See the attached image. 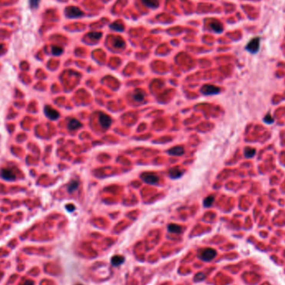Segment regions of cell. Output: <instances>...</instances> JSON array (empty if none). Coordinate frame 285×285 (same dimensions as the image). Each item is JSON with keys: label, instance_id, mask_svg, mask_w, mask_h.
I'll use <instances>...</instances> for the list:
<instances>
[{"label": "cell", "instance_id": "cell-26", "mask_svg": "<svg viewBox=\"0 0 285 285\" xmlns=\"http://www.w3.org/2000/svg\"><path fill=\"white\" fill-rule=\"evenodd\" d=\"M40 0H29V4L32 8H37L39 4Z\"/></svg>", "mask_w": 285, "mask_h": 285}, {"label": "cell", "instance_id": "cell-20", "mask_svg": "<svg viewBox=\"0 0 285 285\" xmlns=\"http://www.w3.org/2000/svg\"><path fill=\"white\" fill-rule=\"evenodd\" d=\"M110 28L112 29H114V30H116V31H123V24H119V23H114V24H112L110 25Z\"/></svg>", "mask_w": 285, "mask_h": 285}, {"label": "cell", "instance_id": "cell-16", "mask_svg": "<svg viewBox=\"0 0 285 285\" xmlns=\"http://www.w3.org/2000/svg\"><path fill=\"white\" fill-rule=\"evenodd\" d=\"M168 229L170 233H173V234H180L182 232V228L180 226L174 224V223H171L168 226Z\"/></svg>", "mask_w": 285, "mask_h": 285}, {"label": "cell", "instance_id": "cell-1", "mask_svg": "<svg viewBox=\"0 0 285 285\" xmlns=\"http://www.w3.org/2000/svg\"><path fill=\"white\" fill-rule=\"evenodd\" d=\"M65 14L68 18L74 19V18H79L83 15V12L80 8L74 7V6H69L65 9Z\"/></svg>", "mask_w": 285, "mask_h": 285}, {"label": "cell", "instance_id": "cell-10", "mask_svg": "<svg viewBox=\"0 0 285 285\" xmlns=\"http://www.w3.org/2000/svg\"><path fill=\"white\" fill-rule=\"evenodd\" d=\"M82 127V123L79 122V120L75 119H72L69 120V122L68 123V128L69 130H77L79 128Z\"/></svg>", "mask_w": 285, "mask_h": 285}, {"label": "cell", "instance_id": "cell-2", "mask_svg": "<svg viewBox=\"0 0 285 285\" xmlns=\"http://www.w3.org/2000/svg\"><path fill=\"white\" fill-rule=\"evenodd\" d=\"M259 44H260V38H253L250 40L249 43L246 46V50L249 51L251 53H256L259 49Z\"/></svg>", "mask_w": 285, "mask_h": 285}, {"label": "cell", "instance_id": "cell-3", "mask_svg": "<svg viewBox=\"0 0 285 285\" xmlns=\"http://www.w3.org/2000/svg\"><path fill=\"white\" fill-rule=\"evenodd\" d=\"M201 92L203 95H216L220 93V88L212 84H206L201 88Z\"/></svg>", "mask_w": 285, "mask_h": 285}, {"label": "cell", "instance_id": "cell-25", "mask_svg": "<svg viewBox=\"0 0 285 285\" xmlns=\"http://www.w3.org/2000/svg\"><path fill=\"white\" fill-rule=\"evenodd\" d=\"M263 121H264V122H266L267 123L270 124V123H273V122H274V119H273V117H272L271 115L269 114H268L266 115L265 117H264V119H263Z\"/></svg>", "mask_w": 285, "mask_h": 285}, {"label": "cell", "instance_id": "cell-12", "mask_svg": "<svg viewBox=\"0 0 285 285\" xmlns=\"http://www.w3.org/2000/svg\"><path fill=\"white\" fill-rule=\"evenodd\" d=\"M210 28H212L214 32L216 33H222L223 30V24L218 21V20H214L213 22H211L209 24Z\"/></svg>", "mask_w": 285, "mask_h": 285}, {"label": "cell", "instance_id": "cell-22", "mask_svg": "<svg viewBox=\"0 0 285 285\" xmlns=\"http://www.w3.org/2000/svg\"><path fill=\"white\" fill-rule=\"evenodd\" d=\"M124 44H125L124 41H123V39H121L120 38L115 39L114 40V46L116 48H123L124 47Z\"/></svg>", "mask_w": 285, "mask_h": 285}, {"label": "cell", "instance_id": "cell-18", "mask_svg": "<svg viewBox=\"0 0 285 285\" xmlns=\"http://www.w3.org/2000/svg\"><path fill=\"white\" fill-rule=\"evenodd\" d=\"M256 154V149L255 148H248L247 149L244 151V156L247 158H253V156Z\"/></svg>", "mask_w": 285, "mask_h": 285}, {"label": "cell", "instance_id": "cell-23", "mask_svg": "<svg viewBox=\"0 0 285 285\" xmlns=\"http://www.w3.org/2000/svg\"><path fill=\"white\" fill-rule=\"evenodd\" d=\"M88 36L92 39H99L100 38H101V36H102V33H99V32H91V33H89Z\"/></svg>", "mask_w": 285, "mask_h": 285}, {"label": "cell", "instance_id": "cell-14", "mask_svg": "<svg viewBox=\"0 0 285 285\" xmlns=\"http://www.w3.org/2000/svg\"><path fill=\"white\" fill-rule=\"evenodd\" d=\"M79 186V182L78 180H73V181H71V182L68 183V193L73 194L74 191L78 189Z\"/></svg>", "mask_w": 285, "mask_h": 285}, {"label": "cell", "instance_id": "cell-19", "mask_svg": "<svg viewBox=\"0 0 285 285\" xmlns=\"http://www.w3.org/2000/svg\"><path fill=\"white\" fill-rule=\"evenodd\" d=\"M63 49L61 47H59V46H53V47L52 48V53L53 54L54 56H59L62 54V53H63Z\"/></svg>", "mask_w": 285, "mask_h": 285}, {"label": "cell", "instance_id": "cell-7", "mask_svg": "<svg viewBox=\"0 0 285 285\" xmlns=\"http://www.w3.org/2000/svg\"><path fill=\"white\" fill-rule=\"evenodd\" d=\"M44 114L48 119H51V120H56L59 118V113L50 106L44 107Z\"/></svg>", "mask_w": 285, "mask_h": 285}, {"label": "cell", "instance_id": "cell-5", "mask_svg": "<svg viewBox=\"0 0 285 285\" xmlns=\"http://www.w3.org/2000/svg\"><path fill=\"white\" fill-rule=\"evenodd\" d=\"M99 123L101 124V126L103 128V130H107L108 128L111 126V123H112V119L108 115L103 114V113H100L99 114Z\"/></svg>", "mask_w": 285, "mask_h": 285}, {"label": "cell", "instance_id": "cell-11", "mask_svg": "<svg viewBox=\"0 0 285 285\" xmlns=\"http://www.w3.org/2000/svg\"><path fill=\"white\" fill-rule=\"evenodd\" d=\"M168 154L170 155H174V156H180L184 154V148L182 146L174 147L168 151Z\"/></svg>", "mask_w": 285, "mask_h": 285}, {"label": "cell", "instance_id": "cell-17", "mask_svg": "<svg viewBox=\"0 0 285 285\" xmlns=\"http://www.w3.org/2000/svg\"><path fill=\"white\" fill-rule=\"evenodd\" d=\"M142 3L152 8H156L158 6V0H142Z\"/></svg>", "mask_w": 285, "mask_h": 285}, {"label": "cell", "instance_id": "cell-13", "mask_svg": "<svg viewBox=\"0 0 285 285\" xmlns=\"http://www.w3.org/2000/svg\"><path fill=\"white\" fill-rule=\"evenodd\" d=\"M169 176L171 178H179L183 175V171L179 168H172L171 169H169Z\"/></svg>", "mask_w": 285, "mask_h": 285}, {"label": "cell", "instance_id": "cell-21", "mask_svg": "<svg viewBox=\"0 0 285 285\" xmlns=\"http://www.w3.org/2000/svg\"><path fill=\"white\" fill-rule=\"evenodd\" d=\"M214 201V196H209V197H207V198L204 199V201H203V205H204V207H206V208L210 207V206L213 204Z\"/></svg>", "mask_w": 285, "mask_h": 285}, {"label": "cell", "instance_id": "cell-9", "mask_svg": "<svg viewBox=\"0 0 285 285\" xmlns=\"http://www.w3.org/2000/svg\"><path fill=\"white\" fill-rule=\"evenodd\" d=\"M132 97L134 98L135 101H137V102H142L144 99H145V94L143 93V92L141 90V89H135L134 93H133V94H132Z\"/></svg>", "mask_w": 285, "mask_h": 285}, {"label": "cell", "instance_id": "cell-24", "mask_svg": "<svg viewBox=\"0 0 285 285\" xmlns=\"http://www.w3.org/2000/svg\"><path fill=\"white\" fill-rule=\"evenodd\" d=\"M205 274L203 273H198L196 274V276H195V281L197 282H200L203 281L204 278H205Z\"/></svg>", "mask_w": 285, "mask_h": 285}, {"label": "cell", "instance_id": "cell-15", "mask_svg": "<svg viewBox=\"0 0 285 285\" xmlns=\"http://www.w3.org/2000/svg\"><path fill=\"white\" fill-rule=\"evenodd\" d=\"M124 262V258L120 255H115L112 258L111 263L114 266H119Z\"/></svg>", "mask_w": 285, "mask_h": 285}, {"label": "cell", "instance_id": "cell-29", "mask_svg": "<svg viewBox=\"0 0 285 285\" xmlns=\"http://www.w3.org/2000/svg\"><path fill=\"white\" fill-rule=\"evenodd\" d=\"M78 285H82V284H78Z\"/></svg>", "mask_w": 285, "mask_h": 285}, {"label": "cell", "instance_id": "cell-6", "mask_svg": "<svg viewBox=\"0 0 285 285\" xmlns=\"http://www.w3.org/2000/svg\"><path fill=\"white\" fill-rule=\"evenodd\" d=\"M0 177L6 181H14L16 179L15 174L8 168H2L0 170Z\"/></svg>", "mask_w": 285, "mask_h": 285}, {"label": "cell", "instance_id": "cell-4", "mask_svg": "<svg viewBox=\"0 0 285 285\" xmlns=\"http://www.w3.org/2000/svg\"><path fill=\"white\" fill-rule=\"evenodd\" d=\"M141 178L142 181H144L147 183L149 184H156L159 181V178L158 175L154 174H151V173H144L141 174Z\"/></svg>", "mask_w": 285, "mask_h": 285}, {"label": "cell", "instance_id": "cell-28", "mask_svg": "<svg viewBox=\"0 0 285 285\" xmlns=\"http://www.w3.org/2000/svg\"><path fill=\"white\" fill-rule=\"evenodd\" d=\"M3 48H4V45H3V44H0V53L3 50Z\"/></svg>", "mask_w": 285, "mask_h": 285}, {"label": "cell", "instance_id": "cell-8", "mask_svg": "<svg viewBox=\"0 0 285 285\" xmlns=\"http://www.w3.org/2000/svg\"><path fill=\"white\" fill-rule=\"evenodd\" d=\"M217 254V252L213 249H206L202 252L201 254V258H202L203 261H210L212 260L213 258H215Z\"/></svg>", "mask_w": 285, "mask_h": 285}, {"label": "cell", "instance_id": "cell-27", "mask_svg": "<svg viewBox=\"0 0 285 285\" xmlns=\"http://www.w3.org/2000/svg\"><path fill=\"white\" fill-rule=\"evenodd\" d=\"M33 284H34L33 281H32V280H30V279L26 280V281L24 282V284H23V285H33Z\"/></svg>", "mask_w": 285, "mask_h": 285}]
</instances>
